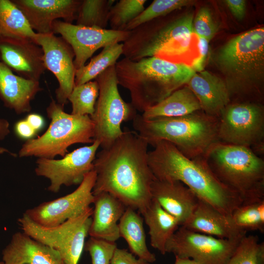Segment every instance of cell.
I'll use <instances>...</instances> for the list:
<instances>
[{
	"label": "cell",
	"mask_w": 264,
	"mask_h": 264,
	"mask_svg": "<svg viewBox=\"0 0 264 264\" xmlns=\"http://www.w3.org/2000/svg\"><path fill=\"white\" fill-rule=\"evenodd\" d=\"M120 237L128 244L131 252L148 263L156 261L155 255L148 249L143 219L137 211L127 208L118 222Z\"/></svg>",
	"instance_id": "obj_28"
},
{
	"label": "cell",
	"mask_w": 264,
	"mask_h": 264,
	"mask_svg": "<svg viewBox=\"0 0 264 264\" xmlns=\"http://www.w3.org/2000/svg\"><path fill=\"white\" fill-rule=\"evenodd\" d=\"M115 65L95 79L98 84L99 95L90 118L94 125V140L99 142L101 148L117 139L123 132L122 124L132 120L138 114L132 104L125 102L119 93Z\"/></svg>",
	"instance_id": "obj_8"
},
{
	"label": "cell",
	"mask_w": 264,
	"mask_h": 264,
	"mask_svg": "<svg viewBox=\"0 0 264 264\" xmlns=\"http://www.w3.org/2000/svg\"><path fill=\"white\" fill-rule=\"evenodd\" d=\"M182 226L190 230L220 239H241L246 235V232L235 226L231 216L222 214L199 198L193 213Z\"/></svg>",
	"instance_id": "obj_22"
},
{
	"label": "cell",
	"mask_w": 264,
	"mask_h": 264,
	"mask_svg": "<svg viewBox=\"0 0 264 264\" xmlns=\"http://www.w3.org/2000/svg\"><path fill=\"white\" fill-rule=\"evenodd\" d=\"M223 75L231 102L261 103L264 78V28L236 36L213 57Z\"/></svg>",
	"instance_id": "obj_3"
},
{
	"label": "cell",
	"mask_w": 264,
	"mask_h": 264,
	"mask_svg": "<svg viewBox=\"0 0 264 264\" xmlns=\"http://www.w3.org/2000/svg\"><path fill=\"white\" fill-rule=\"evenodd\" d=\"M195 2L190 0H154L132 21L124 31H132L151 21L167 16L184 7L191 5Z\"/></svg>",
	"instance_id": "obj_33"
},
{
	"label": "cell",
	"mask_w": 264,
	"mask_h": 264,
	"mask_svg": "<svg viewBox=\"0 0 264 264\" xmlns=\"http://www.w3.org/2000/svg\"><path fill=\"white\" fill-rule=\"evenodd\" d=\"M96 173L87 174L79 186L72 192L26 210L24 214L37 224L47 227L58 225L75 218L88 210L93 203V188Z\"/></svg>",
	"instance_id": "obj_14"
},
{
	"label": "cell",
	"mask_w": 264,
	"mask_h": 264,
	"mask_svg": "<svg viewBox=\"0 0 264 264\" xmlns=\"http://www.w3.org/2000/svg\"><path fill=\"white\" fill-rule=\"evenodd\" d=\"M226 4L233 15L238 20H242L246 12V1L244 0H225Z\"/></svg>",
	"instance_id": "obj_41"
},
{
	"label": "cell",
	"mask_w": 264,
	"mask_h": 264,
	"mask_svg": "<svg viewBox=\"0 0 264 264\" xmlns=\"http://www.w3.org/2000/svg\"><path fill=\"white\" fill-rule=\"evenodd\" d=\"M116 247L115 242L90 237L85 242L84 249L88 252L91 264H110Z\"/></svg>",
	"instance_id": "obj_36"
},
{
	"label": "cell",
	"mask_w": 264,
	"mask_h": 264,
	"mask_svg": "<svg viewBox=\"0 0 264 264\" xmlns=\"http://www.w3.org/2000/svg\"><path fill=\"white\" fill-rule=\"evenodd\" d=\"M14 131L18 137L26 140L33 138L37 132L25 119L19 120L15 123Z\"/></svg>",
	"instance_id": "obj_40"
},
{
	"label": "cell",
	"mask_w": 264,
	"mask_h": 264,
	"mask_svg": "<svg viewBox=\"0 0 264 264\" xmlns=\"http://www.w3.org/2000/svg\"><path fill=\"white\" fill-rule=\"evenodd\" d=\"M205 158L218 179L242 203L264 199V160L250 148L219 141Z\"/></svg>",
	"instance_id": "obj_6"
},
{
	"label": "cell",
	"mask_w": 264,
	"mask_h": 264,
	"mask_svg": "<svg viewBox=\"0 0 264 264\" xmlns=\"http://www.w3.org/2000/svg\"><path fill=\"white\" fill-rule=\"evenodd\" d=\"M115 0H82L76 24L105 29L109 23L110 11Z\"/></svg>",
	"instance_id": "obj_30"
},
{
	"label": "cell",
	"mask_w": 264,
	"mask_h": 264,
	"mask_svg": "<svg viewBox=\"0 0 264 264\" xmlns=\"http://www.w3.org/2000/svg\"><path fill=\"white\" fill-rule=\"evenodd\" d=\"M115 66L118 85L129 91L131 103L141 113L187 84L196 73L186 63L155 56L136 61L124 57Z\"/></svg>",
	"instance_id": "obj_4"
},
{
	"label": "cell",
	"mask_w": 264,
	"mask_h": 264,
	"mask_svg": "<svg viewBox=\"0 0 264 264\" xmlns=\"http://www.w3.org/2000/svg\"><path fill=\"white\" fill-rule=\"evenodd\" d=\"M53 34H59L71 47L76 70L85 65L87 61L101 48L125 42L131 31H118L73 24L59 20L53 23Z\"/></svg>",
	"instance_id": "obj_15"
},
{
	"label": "cell",
	"mask_w": 264,
	"mask_h": 264,
	"mask_svg": "<svg viewBox=\"0 0 264 264\" xmlns=\"http://www.w3.org/2000/svg\"><path fill=\"white\" fill-rule=\"evenodd\" d=\"M25 119L36 132L42 130L44 125L43 117L37 113L29 114Z\"/></svg>",
	"instance_id": "obj_42"
},
{
	"label": "cell",
	"mask_w": 264,
	"mask_h": 264,
	"mask_svg": "<svg viewBox=\"0 0 264 264\" xmlns=\"http://www.w3.org/2000/svg\"><path fill=\"white\" fill-rule=\"evenodd\" d=\"M235 226L245 232H264V199L242 204L231 216Z\"/></svg>",
	"instance_id": "obj_31"
},
{
	"label": "cell",
	"mask_w": 264,
	"mask_h": 264,
	"mask_svg": "<svg viewBox=\"0 0 264 264\" xmlns=\"http://www.w3.org/2000/svg\"><path fill=\"white\" fill-rule=\"evenodd\" d=\"M193 12L173 18L166 16L151 21L131 31L123 43L125 58L133 61L152 57L168 43L194 33Z\"/></svg>",
	"instance_id": "obj_10"
},
{
	"label": "cell",
	"mask_w": 264,
	"mask_h": 264,
	"mask_svg": "<svg viewBox=\"0 0 264 264\" xmlns=\"http://www.w3.org/2000/svg\"><path fill=\"white\" fill-rule=\"evenodd\" d=\"M10 123L4 118H0V140H3L9 134Z\"/></svg>",
	"instance_id": "obj_43"
},
{
	"label": "cell",
	"mask_w": 264,
	"mask_h": 264,
	"mask_svg": "<svg viewBox=\"0 0 264 264\" xmlns=\"http://www.w3.org/2000/svg\"><path fill=\"white\" fill-rule=\"evenodd\" d=\"M37 34L12 0H0V44L21 41L35 43Z\"/></svg>",
	"instance_id": "obj_26"
},
{
	"label": "cell",
	"mask_w": 264,
	"mask_h": 264,
	"mask_svg": "<svg viewBox=\"0 0 264 264\" xmlns=\"http://www.w3.org/2000/svg\"><path fill=\"white\" fill-rule=\"evenodd\" d=\"M187 84L199 101L201 110L209 115L219 118L231 102L223 79L208 71L196 72Z\"/></svg>",
	"instance_id": "obj_24"
},
{
	"label": "cell",
	"mask_w": 264,
	"mask_h": 264,
	"mask_svg": "<svg viewBox=\"0 0 264 264\" xmlns=\"http://www.w3.org/2000/svg\"><path fill=\"white\" fill-rule=\"evenodd\" d=\"M132 121L135 132L148 145L168 141L190 159L205 157L210 147L220 141L219 118L202 110L182 116L150 119L137 114Z\"/></svg>",
	"instance_id": "obj_5"
},
{
	"label": "cell",
	"mask_w": 264,
	"mask_h": 264,
	"mask_svg": "<svg viewBox=\"0 0 264 264\" xmlns=\"http://www.w3.org/2000/svg\"><path fill=\"white\" fill-rule=\"evenodd\" d=\"M174 264H200L196 261L189 258H181L175 256Z\"/></svg>",
	"instance_id": "obj_44"
},
{
	"label": "cell",
	"mask_w": 264,
	"mask_h": 264,
	"mask_svg": "<svg viewBox=\"0 0 264 264\" xmlns=\"http://www.w3.org/2000/svg\"><path fill=\"white\" fill-rule=\"evenodd\" d=\"M148 145L135 132L127 130L101 148L93 162V195L108 193L141 215L151 201L155 179L148 162Z\"/></svg>",
	"instance_id": "obj_1"
},
{
	"label": "cell",
	"mask_w": 264,
	"mask_h": 264,
	"mask_svg": "<svg viewBox=\"0 0 264 264\" xmlns=\"http://www.w3.org/2000/svg\"><path fill=\"white\" fill-rule=\"evenodd\" d=\"M242 238L220 239L180 226L167 242L166 252L200 264H227Z\"/></svg>",
	"instance_id": "obj_12"
},
{
	"label": "cell",
	"mask_w": 264,
	"mask_h": 264,
	"mask_svg": "<svg viewBox=\"0 0 264 264\" xmlns=\"http://www.w3.org/2000/svg\"><path fill=\"white\" fill-rule=\"evenodd\" d=\"M0 61L19 76L35 81H39L46 69L43 50L32 41L0 43Z\"/></svg>",
	"instance_id": "obj_19"
},
{
	"label": "cell",
	"mask_w": 264,
	"mask_h": 264,
	"mask_svg": "<svg viewBox=\"0 0 264 264\" xmlns=\"http://www.w3.org/2000/svg\"><path fill=\"white\" fill-rule=\"evenodd\" d=\"M82 0H12L37 33H53V22L58 19L72 23L76 20Z\"/></svg>",
	"instance_id": "obj_17"
},
{
	"label": "cell",
	"mask_w": 264,
	"mask_h": 264,
	"mask_svg": "<svg viewBox=\"0 0 264 264\" xmlns=\"http://www.w3.org/2000/svg\"><path fill=\"white\" fill-rule=\"evenodd\" d=\"M5 264H64L59 253L24 232L14 233L2 252Z\"/></svg>",
	"instance_id": "obj_20"
},
{
	"label": "cell",
	"mask_w": 264,
	"mask_h": 264,
	"mask_svg": "<svg viewBox=\"0 0 264 264\" xmlns=\"http://www.w3.org/2000/svg\"><path fill=\"white\" fill-rule=\"evenodd\" d=\"M93 208L54 227H44L24 213L18 219L22 231L57 251L64 264H78L91 223Z\"/></svg>",
	"instance_id": "obj_9"
},
{
	"label": "cell",
	"mask_w": 264,
	"mask_h": 264,
	"mask_svg": "<svg viewBox=\"0 0 264 264\" xmlns=\"http://www.w3.org/2000/svg\"><path fill=\"white\" fill-rule=\"evenodd\" d=\"M220 142L251 150L264 145V107L253 102H231L219 117Z\"/></svg>",
	"instance_id": "obj_11"
},
{
	"label": "cell",
	"mask_w": 264,
	"mask_h": 264,
	"mask_svg": "<svg viewBox=\"0 0 264 264\" xmlns=\"http://www.w3.org/2000/svg\"><path fill=\"white\" fill-rule=\"evenodd\" d=\"M153 146L148 153V162L155 179L181 182L199 199L227 216L242 204L239 196L218 179L205 157L190 159L166 141Z\"/></svg>",
	"instance_id": "obj_2"
},
{
	"label": "cell",
	"mask_w": 264,
	"mask_h": 264,
	"mask_svg": "<svg viewBox=\"0 0 264 264\" xmlns=\"http://www.w3.org/2000/svg\"><path fill=\"white\" fill-rule=\"evenodd\" d=\"M35 43L43 50L46 69L50 71L58 80L56 101L64 107L75 86L76 69L73 51L63 38L57 37L53 33H37Z\"/></svg>",
	"instance_id": "obj_16"
},
{
	"label": "cell",
	"mask_w": 264,
	"mask_h": 264,
	"mask_svg": "<svg viewBox=\"0 0 264 264\" xmlns=\"http://www.w3.org/2000/svg\"><path fill=\"white\" fill-rule=\"evenodd\" d=\"M198 38L199 56L193 62L192 67L196 72L202 71L209 50V42L203 38Z\"/></svg>",
	"instance_id": "obj_39"
},
{
	"label": "cell",
	"mask_w": 264,
	"mask_h": 264,
	"mask_svg": "<svg viewBox=\"0 0 264 264\" xmlns=\"http://www.w3.org/2000/svg\"><path fill=\"white\" fill-rule=\"evenodd\" d=\"M202 110L199 101L187 86L176 90L141 114L145 119L178 117Z\"/></svg>",
	"instance_id": "obj_27"
},
{
	"label": "cell",
	"mask_w": 264,
	"mask_h": 264,
	"mask_svg": "<svg viewBox=\"0 0 264 264\" xmlns=\"http://www.w3.org/2000/svg\"><path fill=\"white\" fill-rule=\"evenodd\" d=\"M0 264H5L3 261H0Z\"/></svg>",
	"instance_id": "obj_46"
},
{
	"label": "cell",
	"mask_w": 264,
	"mask_h": 264,
	"mask_svg": "<svg viewBox=\"0 0 264 264\" xmlns=\"http://www.w3.org/2000/svg\"><path fill=\"white\" fill-rule=\"evenodd\" d=\"M7 154L13 157H16L18 156V155H17L16 154L12 153L7 148L0 146V154Z\"/></svg>",
	"instance_id": "obj_45"
},
{
	"label": "cell",
	"mask_w": 264,
	"mask_h": 264,
	"mask_svg": "<svg viewBox=\"0 0 264 264\" xmlns=\"http://www.w3.org/2000/svg\"><path fill=\"white\" fill-rule=\"evenodd\" d=\"M99 147V142L94 140L90 145L76 149L60 159L38 158L35 173L49 180L47 189L52 193L58 192L63 186L79 185L93 170Z\"/></svg>",
	"instance_id": "obj_13"
},
{
	"label": "cell",
	"mask_w": 264,
	"mask_h": 264,
	"mask_svg": "<svg viewBox=\"0 0 264 264\" xmlns=\"http://www.w3.org/2000/svg\"><path fill=\"white\" fill-rule=\"evenodd\" d=\"M42 90L39 81L16 75L0 61V99L17 114L29 112L31 101Z\"/></svg>",
	"instance_id": "obj_21"
},
{
	"label": "cell",
	"mask_w": 264,
	"mask_h": 264,
	"mask_svg": "<svg viewBox=\"0 0 264 264\" xmlns=\"http://www.w3.org/2000/svg\"><path fill=\"white\" fill-rule=\"evenodd\" d=\"M227 264H264V242L256 235H246Z\"/></svg>",
	"instance_id": "obj_34"
},
{
	"label": "cell",
	"mask_w": 264,
	"mask_h": 264,
	"mask_svg": "<svg viewBox=\"0 0 264 264\" xmlns=\"http://www.w3.org/2000/svg\"><path fill=\"white\" fill-rule=\"evenodd\" d=\"M151 192L152 198L176 218L180 226L183 225L189 220L199 200L191 189L177 180L155 179L152 183Z\"/></svg>",
	"instance_id": "obj_18"
},
{
	"label": "cell",
	"mask_w": 264,
	"mask_h": 264,
	"mask_svg": "<svg viewBox=\"0 0 264 264\" xmlns=\"http://www.w3.org/2000/svg\"><path fill=\"white\" fill-rule=\"evenodd\" d=\"M193 31L198 38L205 39L208 42L212 39L218 30L210 9L206 7H201L194 19Z\"/></svg>",
	"instance_id": "obj_37"
},
{
	"label": "cell",
	"mask_w": 264,
	"mask_h": 264,
	"mask_svg": "<svg viewBox=\"0 0 264 264\" xmlns=\"http://www.w3.org/2000/svg\"><path fill=\"white\" fill-rule=\"evenodd\" d=\"M141 215L149 228L151 245L165 255L167 242L180 226L178 221L153 198Z\"/></svg>",
	"instance_id": "obj_25"
},
{
	"label": "cell",
	"mask_w": 264,
	"mask_h": 264,
	"mask_svg": "<svg viewBox=\"0 0 264 264\" xmlns=\"http://www.w3.org/2000/svg\"><path fill=\"white\" fill-rule=\"evenodd\" d=\"M146 0H120L111 7L109 16L111 29L124 31L145 9Z\"/></svg>",
	"instance_id": "obj_35"
},
{
	"label": "cell",
	"mask_w": 264,
	"mask_h": 264,
	"mask_svg": "<svg viewBox=\"0 0 264 264\" xmlns=\"http://www.w3.org/2000/svg\"><path fill=\"white\" fill-rule=\"evenodd\" d=\"M98 95L99 86L95 80L75 86L67 98L71 104V113L91 116Z\"/></svg>",
	"instance_id": "obj_32"
},
{
	"label": "cell",
	"mask_w": 264,
	"mask_h": 264,
	"mask_svg": "<svg viewBox=\"0 0 264 264\" xmlns=\"http://www.w3.org/2000/svg\"><path fill=\"white\" fill-rule=\"evenodd\" d=\"M46 113L50 119L47 130L42 135L26 140L19 151V157H63L70 146L94 142V125L89 116L67 113L54 100L47 107Z\"/></svg>",
	"instance_id": "obj_7"
},
{
	"label": "cell",
	"mask_w": 264,
	"mask_h": 264,
	"mask_svg": "<svg viewBox=\"0 0 264 264\" xmlns=\"http://www.w3.org/2000/svg\"><path fill=\"white\" fill-rule=\"evenodd\" d=\"M94 196L88 235L115 242L120 238L118 222L127 207L108 193L102 192Z\"/></svg>",
	"instance_id": "obj_23"
},
{
	"label": "cell",
	"mask_w": 264,
	"mask_h": 264,
	"mask_svg": "<svg viewBox=\"0 0 264 264\" xmlns=\"http://www.w3.org/2000/svg\"><path fill=\"white\" fill-rule=\"evenodd\" d=\"M110 264H150L146 261L136 258L131 252L126 249H115Z\"/></svg>",
	"instance_id": "obj_38"
},
{
	"label": "cell",
	"mask_w": 264,
	"mask_h": 264,
	"mask_svg": "<svg viewBox=\"0 0 264 264\" xmlns=\"http://www.w3.org/2000/svg\"><path fill=\"white\" fill-rule=\"evenodd\" d=\"M123 43H116L104 47L89 62L76 70L75 86L95 80L109 67L114 66L123 54Z\"/></svg>",
	"instance_id": "obj_29"
}]
</instances>
